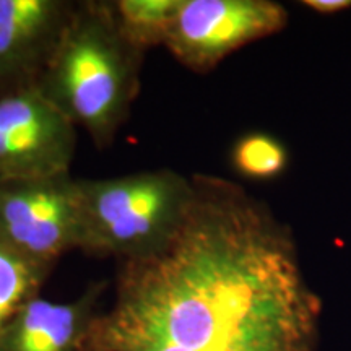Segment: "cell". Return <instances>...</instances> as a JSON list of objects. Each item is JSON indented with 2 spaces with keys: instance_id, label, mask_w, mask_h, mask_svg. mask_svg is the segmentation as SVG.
<instances>
[{
  "instance_id": "obj_1",
  "label": "cell",
  "mask_w": 351,
  "mask_h": 351,
  "mask_svg": "<svg viewBox=\"0 0 351 351\" xmlns=\"http://www.w3.org/2000/svg\"><path fill=\"white\" fill-rule=\"evenodd\" d=\"M171 238L121 261L90 351H314L320 304L291 231L219 176L194 174Z\"/></svg>"
},
{
  "instance_id": "obj_2",
  "label": "cell",
  "mask_w": 351,
  "mask_h": 351,
  "mask_svg": "<svg viewBox=\"0 0 351 351\" xmlns=\"http://www.w3.org/2000/svg\"><path fill=\"white\" fill-rule=\"evenodd\" d=\"M143 56L122 34L112 2H77L38 88L104 148L137 98Z\"/></svg>"
},
{
  "instance_id": "obj_3",
  "label": "cell",
  "mask_w": 351,
  "mask_h": 351,
  "mask_svg": "<svg viewBox=\"0 0 351 351\" xmlns=\"http://www.w3.org/2000/svg\"><path fill=\"white\" fill-rule=\"evenodd\" d=\"M80 244L121 261L155 251L174 234L194 197V179L173 169L78 179Z\"/></svg>"
},
{
  "instance_id": "obj_4",
  "label": "cell",
  "mask_w": 351,
  "mask_h": 351,
  "mask_svg": "<svg viewBox=\"0 0 351 351\" xmlns=\"http://www.w3.org/2000/svg\"><path fill=\"white\" fill-rule=\"evenodd\" d=\"M0 239L47 269L78 249V179L67 173L0 182Z\"/></svg>"
},
{
  "instance_id": "obj_5",
  "label": "cell",
  "mask_w": 351,
  "mask_h": 351,
  "mask_svg": "<svg viewBox=\"0 0 351 351\" xmlns=\"http://www.w3.org/2000/svg\"><path fill=\"white\" fill-rule=\"evenodd\" d=\"M287 23V8L271 0H181L165 47L184 67L207 73L231 52Z\"/></svg>"
},
{
  "instance_id": "obj_6",
  "label": "cell",
  "mask_w": 351,
  "mask_h": 351,
  "mask_svg": "<svg viewBox=\"0 0 351 351\" xmlns=\"http://www.w3.org/2000/svg\"><path fill=\"white\" fill-rule=\"evenodd\" d=\"M77 127L36 86L0 95V182L70 173Z\"/></svg>"
},
{
  "instance_id": "obj_7",
  "label": "cell",
  "mask_w": 351,
  "mask_h": 351,
  "mask_svg": "<svg viewBox=\"0 0 351 351\" xmlns=\"http://www.w3.org/2000/svg\"><path fill=\"white\" fill-rule=\"evenodd\" d=\"M75 3L0 0V95L38 85Z\"/></svg>"
},
{
  "instance_id": "obj_8",
  "label": "cell",
  "mask_w": 351,
  "mask_h": 351,
  "mask_svg": "<svg viewBox=\"0 0 351 351\" xmlns=\"http://www.w3.org/2000/svg\"><path fill=\"white\" fill-rule=\"evenodd\" d=\"M101 288L77 301L56 302L34 296L10 320L0 351H82L95 322V301Z\"/></svg>"
},
{
  "instance_id": "obj_9",
  "label": "cell",
  "mask_w": 351,
  "mask_h": 351,
  "mask_svg": "<svg viewBox=\"0 0 351 351\" xmlns=\"http://www.w3.org/2000/svg\"><path fill=\"white\" fill-rule=\"evenodd\" d=\"M112 5L122 34L145 52L165 46L181 0H117Z\"/></svg>"
},
{
  "instance_id": "obj_10",
  "label": "cell",
  "mask_w": 351,
  "mask_h": 351,
  "mask_svg": "<svg viewBox=\"0 0 351 351\" xmlns=\"http://www.w3.org/2000/svg\"><path fill=\"white\" fill-rule=\"evenodd\" d=\"M49 271L0 239V337L21 307L38 296Z\"/></svg>"
},
{
  "instance_id": "obj_11",
  "label": "cell",
  "mask_w": 351,
  "mask_h": 351,
  "mask_svg": "<svg viewBox=\"0 0 351 351\" xmlns=\"http://www.w3.org/2000/svg\"><path fill=\"white\" fill-rule=\"evenodd\" d=\"M231 158L238 173L251 179L275 178L288 163L283 145L265 134L244 135L236 142Z\"/></svg>"
},
{
  "instance_id": "obj_12",
  "label": "cell",
  "mask_w": 351,
  "mask_h": 351,
  "mask_svg": "<svg viewBox=\"0 0 351 351\" xmlns=\"http://www.w3.org/2000/svg\"><path fill=\"white\" fill-rule=\"evenodd\" d=\"M304 5L320 13H335L351 8V0H306Z\"/></svg>"
}]
</instances>
